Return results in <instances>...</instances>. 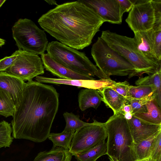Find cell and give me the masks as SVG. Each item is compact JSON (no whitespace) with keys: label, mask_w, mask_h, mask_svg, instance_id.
Masks as SVG:
<instances>
[{"label":"cell","mask_w":161,"mask_h":161,"mask_svg":"<svg viewBox=\"0 0 161 161\" xmlns=\"http://www.w3.org/2000/svg\"><path fill=\"white\" fill-rule=\"evenodd\" d=\"M59 97L52 85L33 80L26 83L11 121L14 138L38 143L45 141L58 110Z\"/></svg>","instance_id":"obj_1"},{"label":"cell","mask_w":161,"mask_h":161,"mask_svg":"<svg viewBox=\"0 0 161 161\" xmlns=\"http://www.w3.org/2000/svg\"><path fill=\"white\" fill-rule=\"evenodd\" d=\"M38 22L60 42L76 50L90 45L104 23L80 0L58 5L42 15Z\"/></svg>","instance_id":"obj_2"},{"label":"cell","mask_w":161,"mask_h":161,"mask_svg":"<svg viewBox=\"0 0 161 161\" xmlns=\"http://www.w3.org/2000/svg\"><path fill=\"white\" fill-rule=\"evenodd\" d=\"M104 123L107 135L106 154L110 161H137L135 144L124 115L114 114Z\"/></svg>","instance_id":"obj_3"},{"label":"cell","mask_w":161,"mask_h":161,"mask_svg":"<svg viewBox=\"0 0 161 161\" xmlns=\"http://www.w3.org/2000/svg\"><path fill=\"white\" fill-rule=\"evenodd\" d=\"M91 53L98 69L97 76L111 79V75L138 76L135 67L124 58L111 49L101 37L93 45Z\"/></svg>","instance_id":"obj_4"},{"label":"cell","mask_w":161,"mask_h":161,"mask_svg":"<svg viewBox=\"0 0 161 161\" xmlns=\"http://www.w3.org/2000/svg\"><path fill=\"white\" fill-rule=\"evenodd\" d=\"M101 37L109 47L135 67L138 76L144 73L151 75L161 70V66L147 58L140 51L134 38L109 30L103 31Z\"/></svg>","instance_id":"obj_5"},{"label":"cell","mask_w":161,"mask_h":161,"mask_svg":"<svg viewBox=\"0 0 161 161\" xmlns=\"http://www.w3.org/2000/svg\"><path fill=\"white\" fill-rule=\"evenodd\" d=\"M46 50L52 59L62 65L82 75L97 76L98 69L83 53L57 41L48 43Z\"/></svg>","instance_id":"obj_6"},{"label":"cell","mask_w":161,"mask_h":161,"mask_svg":"<svg viewBox=\"0 0 161 161\" xmlns=\"http://www.w3.org/2000/svg\"><path fill=\"white\" fill-rule=\"evenodd\" d=\"M12 30L19 49L38 55H41L46 50L48 43L46 34L31 20L19 19Z\"/></svg>","instance_id":"obj_7"},{"label":"cell","mask_w":161,"mask_h":161,"mask_svg":"<svg viewBox=\"0 0 161 161\" xmlns=\"http://www.w3.org/2000/svg\"><path fill=\"white\" fill-rule=\"evenodd\" d=\"M107 137L105 123L93 119L90 125L75 131L69 151L75 156L104 143Z\"/></svg>","instance_id":"obj_8"},{"label":"cell","mask_w":161,"mask_h":161,"mask_svg":"<svg viewBox=\"0 0 161 161\" xmlns=\"http://www.w3.org/2000/svg\"><path fill=\"white\" fill-rule=\"evenodd\" d=\"M14 53L17 57L14 62L4 72L28 81L44 74V68L38 55L20 49Z\"/></svg>","instance_id":"obj_9"},{"label":"cell","mask_w":161,"mask_h":161,"mask_svg":"<svg viewBox=\"0 0 161 161\" xmlns=\"http://www.w3.org/2000/svg\"><path fill=\"white\" fill-rule=\"evenodd\" d=\"M125 21L134 33L152 29L154 14L151 0H135Z\"/></svg>","instance_id":"obj_10"},{"label":"cell","mask_w":161,"mask_h":161,"mask_svg":"<svg viewBox=\"0 0 161 161\" xmlns=\"http://www.w3.org/2000/svg\"><path fill=\"white\" fill-rule=\"evenodd\" d=\"M83 3L93 9L104 22L121 24V15L118 0H80Z\"/></svg>","instance_id":"obj_11"},{"label":"cell","mask_w":161,"mask_h":161,"mask_svg":"<svg viewBox=\"0 0 161 161\" xmlns=\"http://www.w3.org/2000/svg\"><path fill=\"white\" fill-rule=\"evenodd\" d=\"M36 81L41 83L55 85H66L78 88L93 89L100 91L107 87H112L117 85L118 82L111 79L98 80H67L38 76L35 77Z\"/></svg>","instance_id":"obj_12"},{"label":"cell","mask_w":161,"mask_h":161,"mask_svg":"<svg viewBox=\"0 0 161 161\" xmlns=\"http://www.w3.org/2000/svg\"><path fill=\"white\" fill-rule=\"evenodd\" d=\"M135 144H137L161 130V125L152 124L133 115L127 120Z\"/></svg>","instance_id":"obj_13"},{"label":"cell","mask_w":161,"mask_h":161,"mask_svg":"<svg viewBox=\"0 0 161 161\" xmlns=\"http://www.w3.org/2000/svg\"><path fill=\"white\" fill-rule=\"evenodd\" d=\"M41 58L46 70L59 78L67 80H94L92 77L74 72L58 63L47 53L41 55Z\"/></svg>","instance_id":"obj_14"},{"label":"cell","mask_w":161,"mask_h":161,"mask_svg":"<svg viewBox=\"0 0 161 161\" xmlns=\"http://www.w3.org/2000/svg\"><path fill=\"white\" fill-rule=\"evenodd\" d=\"M25 84L20 78L4 71L0 72V88L9 95L15 108L19 105L21 100Z\"/></svg>","instance_id":"obj_15"},{"label":"cell","mask_w":161,"mask_h":161,"mask_svg":"<svg viewBox=\"0 0 161 161\" xmlns=\"http://www.w3.org/2000/svg\"><path fill=\"white\" fill-rule=\"evenodd\" d=\"M134 33V38L140 51L147 58L161 66V61L158 60L155 55L152 42L148 31Z\"/></svg>","instance_id":"obj_16"},{"label":"cell","mask_w":161,"mask_h":161,"mask_svg":"<svg viewBox=\"0 0 161 161\" xmlns=\"http://www.w3.org/2000/svg\"><path fill=\"white\" fill-rule=\"evenodd\" d=\"M98 91L93 89L81 90L78 94L79 107L84 111L90 108L96 109L102 101V97Z\"/></svg>","instance_id":"obj_17"},{"label":"cell","mask_w":161,"mask_h":161,"mask_svg":"<svg viewBox=\"0 0 161 161\" xmlns=\"http://www.w3.org/2000/svg\"><path fill=\"white\" fill-rule=\"evenodd\" d=\"M102 96V101L113 111L114 114L119 113L127 101V99L118 94L110 87L98 91Z\"/></svg>","instance_id":"obj_18"},{"label":"cell","mask_w":161,"mask_h":161,"mask_svg":"<svg viewBox=\"0 0 161 161\" xmlns=\"http://www.w3.org/2000/svg\"><path fill=\"white\" fill-rule=\"evenodd\" d=\"M72 156L68 149L53 147L49 151L40 152L33 161H71Z\"/></svg>","instance_id":"obj_19"},{"label":"cell","mask_w":161,"mask_h":161,"mask_svg":"<svg viewBox=\"0 0 161 161\" xmlns=\"http://www.w3.org/2000/svg\"><path fill=\"white\" fill-rule=\"evenodd\" d=\"M156 90L153 85H139L136 86L129 85L128 87L127 98L149 100L156 99Z\"/></svg>","instance_id":"obj_20"},{"label":"cell","mask_w":161,"mask_h":161,"mask_svg":"<svg viewBox=\"0 0 161 161\" xmlns=\"http://www.w3.org/2000/svg\"><path fill=\"white\" fill-rule=\"evenodd\" d=\"M146 113L136 114L133 115L148 122L161 125V111L160 107L155 98L148 101Z\"/></svg>","instance_id":"obj_21"},{"label":"cell","mask_w":161,"mask_h":161,"mask_svg":"<svg viewBox=\"0 0 161 161\" xmlns=\"http://www.w3.org/2000/svg\"><path fill=\"white\" fill-rule=\"evenodd\" d=\"M160 132L161 130L138 144H135V151L138 160H149L153 144Z\"/></svg>","instance_id":"obj_22"},{"label":"cell","mask_w":161,"mask_h":161,"mask_svg":"<svg viewBox=\"0 0 161 161\" xmlns=\"http://www.w3.org/2000/svg\"><path fill=\"white\" fill-rule=\"evenodd\" d=\"M75 132L64 130L60 133H50L48 138L53 143V147H59L66 149L70 148Z\"/></svg>","instance_id":"obj_23"},{"label":"cell","mask_w":161,"mask_h":161,"mask_svg":"<svg viewBox=\"0 0 161 161\" xmlns=\"http://www.w3.org/2000/svg\"><path fill=\"white\" fill-rule=\"evenodd\" d=\"M106 152L107 145L105 142L74 156L78 161H96L99 157L106 154Z\"/></svg>","instance_id":"obj_24"},{"label":"cell","mask_w":161,"mask_h":161,"mask_svg":"<svg viewBox=\"0 0 161 161\" xmlns=\"http://www.w3.org/2000/svg\"><path fill=\"white\" fill-rule=\"evenodd\" d=\"M161 70L153 75L140 77L135 82L136 86L139 85H153L156 90V100L159 106L161 104Z\"/></svg>","instance_id":"obj_25"},{"label":"cell","mask_w":161,"mask_h":161,"mask_svg":"<svg viewBox=\"0 0 161 161\" xmlns=\"http://www.w3.org/2000/svg\"><path fill=\"white\" fill-rule=\"evenodd\" d=\"M15 106L9 95L0 88V115L6 118L13 116Z\"/></svg>","instance_id":"obj_26"},{"label":"cell","mask_w":161,"mask_h":161,"mask_svg":"<svg viewBox=\"0 0 161 161\" xmlns=\"http://www.w3.org/2000/svg\"><path fill=\"white\" fill-rule=\"evenodd\" d=\"M66 122V125L64 129L68 131H75L84 126L89 125L88 123L81 120L79 116L72 113L65 112L63 114Z\"/></svg>","instance_id":"obj_27"},{"label":"cell","mask_w":161,"mask_h":161,"mask_svg":"<svg viewBox=\"0 0 161 161\" xmlns=\"http://www.w3.org/2000/svg\"><path fill=\"white\" fill-rule=\"evenodd\" d=\"M12 132L10 124L5 120L0 122V149L10 147L14 138L11 135Z\"/></svg>","instance_id":"obj_28"},{"label":"cell","mask_w":161,"mask_h":161,"mask_svg":"<svg viewBox=\"0 0 161 161\" xmlns=\"http://www.w3.org/2000/svg\"><path fill=\"white\" fill-rule=\"evenodd\" d=\"M151 38L155 55L161 61V30L153 29L148 31Z\"/></svg>","instance_id":"obj_29"},{"label":"cell","mask_w":161,"mask_h":161,"mask_svg":"<svg viewBox=\"0 0 161 161\" xmlns=\"http://www.w3.org/2000/svg\"><path fill=\"white\" fill-rule=\"evenodd\" d=\"M127 100L130 103L132 111V114L144 113L147 112L146 104L148 100L128 98Z\"/></svg>","instance_id":"obj_30"},{"label":"cell","mask_w":161,"mask_h":161,"mask_svg":"<svg viewBox=\"0 0 161 161\" xmlns=\"http://www.w3.org/2000/svg\"><path fill=\"white\" fill-rule=\"evenodd\" d=\"M148 160L161 161V132L159 133L155 139Z\"/></svg>","instance_id":"obj_31"},{"label":"cell","mask_w":161,"mask_h":161,"mask_svg":"<svg viewBox=\"0 0 161 161\" xmlns=\"http://www.w3.org/2000/svg\"><path fill=\"white\" fill-rule=\"evenodd\" d=\"M154 9V22L152 28L161 30V0H151Z\"/></svg>","instance_id":"obj_32"},{"label":"cell","mask_w":161,"mask_h":161,"mask_svg":"<svg viewBox=\"0 0 161 161\" xmlns=\"http://www.w3.org/2000/svg\"><path fill=\"white\" fill-rule=\"evenodd\" d=\"M17 57L14 52L10 56L6 57L0 60V72L4 71L13 64Z\"/></svg>","instance_id":"obj_33"},{"label":"cell","mask_w":161,"mask_h":161,"mask_svg":"<svg viewBox=\"0 0 161 161\" xmlns=\"http://www.w3.org/2000/svg\"><path fill=\"white\" fill-rule=\"evenodd\" d=\"M129 85L130 84L128 81H125L122 82H119V83L117 85L111 88L127 99L128 87Z\"/></svg>","instance_id":"obj_34"},{"label":"cell","mask_w":161,"mask_h":161,"mask_svg":"<svg viewBox=\"0 0 161 161\" xmlns=\"http://www.w3.org/2000/svg\"><path fill=\"white\" fill-rule=\"evenodd\" d=\"M119 6L121 15L130 11L135 3V0H118Z\"/></svg>","instance_id":"obj_35"},{"label":"cell","mask_w":161,"mask_h":161,"mask_svg":"<svg viewBox=\"0 0 161 161\" xmlns=\"http://www.w3.org/2000/svg\"><path fill=\"white\" fill-rule=\"evenodd\" d=\"M119 113L123 114L127 120H129L132 118L133 116L132 108L127 100L122 108Z\"/></svg>","instance_id":"obj_36"},{"label":"cell","mask_w":161,"mask_h":161,"mask_svg":"<svg viewBox=\"0 0 161 161\" xmlns=\"http://www.w3.org/2000/svg\"><path fill=\"white\" fill-rule=\"evenodd\" d=\"M45 1L47 2L50 5H55L57 6L58 5V4L56 2L55 0H45Z\"/></svg>","instance_id":"obj_37"},{"label":"cell","mask_w":161,"mask_h":161,"mask_svg":"<svg viewBox=\"0 0 161 161\" xmlns=\"http://www.w3.org/2000/svg\"><path fill=\"white\" fill-rule=\"evenodd\" d=\"M5 43V41L4 40L0 38V47L4 45Z\"/></svg>","instance_id":"obj_38"},{"label":"cell","mask_w":161,"mask_h":161,"mask_svg":"<svg viewBox=\"0 0 161 161\" xmlns=\"http://www.w3.org/2000/svg\"><path fill=\"white\" fill-rule=\"evenodd\" d=\"M6 0H0V8L6 1Z\"/></svg>","instance_id":"obj_39"},{"label":"cell","mask_w":161,"mask_h":161,"mask_svg":"<svg viewBox=\"0 0 161 161\" xmlns=\"http://www.w3.org/2000/svg\"><path fill=\"white\" fill-rule=\"evenodd\" d=\"M148 160H141V161H139V160H137V161H147Z\"/></svg>","instance_id":"obj_40"},{"label":"cell","mask_w":161,"mask_h":161,"mask_svg":"<svg viewBox=\"0 0 161 161\" xmlns=\"http://www.w3.org/2000/svg\"><path fill=\"white\" fill-rule=\"evenodd\" d=\"M147 161H149V160H148Z\"/></svg>","instance_id":"obj_41"}]
</instances>
